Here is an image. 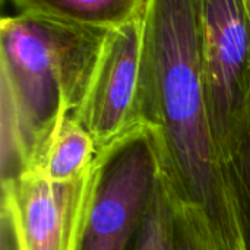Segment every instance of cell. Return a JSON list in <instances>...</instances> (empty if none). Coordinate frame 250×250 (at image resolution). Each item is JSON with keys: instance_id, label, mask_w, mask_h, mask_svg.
I'll return each mask as SVG.
<instances>
[{"instance_id": "1", "label": "cell", "mask_w": 250, "mask_h": 250, "mask_svg": "<svg viewBox=\"0 0 250 250\" xmlns=\"http://www.w3.org/2000/svg\"><path fill=\"white\" fill-rule=\"evenodd\" d=\"M141 111L157 127L185 193L209 217L229 250H248L224 154L208 111L199 0H148L141 56Z\"/></svg>"}, {"instance_id": "2", "label": "cell", "mask_w": 250, "mask_h": 250, "mask_svg": "<svg viewBox=\"0 0 250 250\" xmlns=\"http://www.w3.org/2000/svg\"><path fill=\"white\" fill-rule=\"evenodd\" d=\"M110 31L18 13L0 23L1 182L35 166L75 117Z\"/></svg>"}, {"instance_id": "3", "label": "cell", "mask_w": 250, "mask_h": 250, "mask_svg": "<svg viewBox=\"0 0 250 250\" xmlns=\"http://www.w3.org/2000/svg\"><path fill=\"white\" fill-rule=\"evenodd\" d=\"M163 154L155 126L138 129L100 152V173L79 250H132Z\"/></svg>"}, {"instance_id": "4", "label": "cell", "mask_w": 250, "mask_h": 250, "mask_svg": "<svg viewBox=\"0 0 250 250\" xmlns=\"http://www.w3.org/2000/svg\"><path fill=\"white\" fill-rule=\"evenodd\" d=\"M98 173L97 157L73 182H54L35 167L1 182V208L12 217L19 250H79Z\"/></svg>"}, {"instance_id": "5", "label": "cell", "mask_w": 250, "mask_h": 250, "mask_svg": "<svg viewBox=\"0 0 250 250\" xmlns=\"http://www.w3.org/2000/svg\"><path fill=\"white\" fill-rule=\"evenodd\" d=\"M199 13L208 111L226 158L227 141L250 107V23L240 0H199Z\"/></svg>"}, {"instance_id": "6", "label": "cell", "mask_w": 250, "mask_h": 250, "mask_svg": "<svg viewBox=\"0 0 250 250\" xmlns=\"http://www.w3.org/2000/svg\"><path fill=\"white\" fill-rule=\"evenodd\" d=\"M144 15L108 32L88 95L75 114L98 154L144 125L141 56Z\"/></svg>"}, {"instance_id": "7", "label": "cell", "mask_w": 250, "mask_h": 250, "mask_svg": "<svg viewBox=\"0 0 250 250\" xmlns=\"http://www.w3.org/2000/svg\"><path fill=\"white\" fill-rule=\"evenodd\" d=\"M132 250H229L207 212L177 183L166 163L164 148Z\"/></svg>"}, {"instance_id": "8", "label": "cell", "mask_w": 250, "mask_h": 250, "mask_svg": "<svg viewBox=\"0 0 250 250\" xmlns=\"http://www.w3.org/2000/svg\"><path fill=\"white\" fill-rule=\"evenodd\" d=\"M12 3L19 13L113 31L141 18L148 0H12Z\"/></svg>"}, {"instance_id": "9", "label": "cell", "mask_w": 250, "mask_h": 250, "mask_svg": "<svg viewBox=\"0 0 250 250\" xmlns=\"http://www.w3.org/2000/svg\"><path fill=\"white\" fill-rule=\"evenodd\" d=\"M97 155L94 138L79 122L67 116L32 167L54 182H73L92 168Z\"/></svg>"}, {"instance_id": "10", "label": "cell", "mask_w": 250, "mask_h": 250, "mask_svg": "<svg viewBox=\"0 0 250 250\" xmlns=\"http://www.w3.org/2000/svg\"><path fill=\"white\" fill-rule=\"evenodd\" d=\"M226 161L250 250V107L227 141Z\"/></svg>"}, {"instance_id": "11", "label": "cell", "mask_w": 250, "mask_h": 250, "mask_svg": "<svg viewBox=\"0 0 250 250\" xmlns=\"http://www.w3.org/2000/svg\"><path fill=\"white\" fill-rule=\"evenodd\" d=\"M0 250H19L12 217L4 208L0 215Z\"/></svg>"}, {"instance_id": "12", "label": "cell", "mask_w": 250, "mask_h": 250, "mask_svg": "<svg viewBox=\"0 0 250 250\" xmlns=\"http://www.w3.org/2000/svg\"><path fill=\"white\" fill-rule=\"evenodd\" d=\"M240 3H242V7H243V10H245V13H246L250 23V0H240Z\"/></svg>"}]
</instances>
